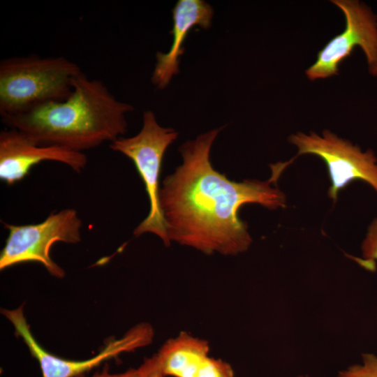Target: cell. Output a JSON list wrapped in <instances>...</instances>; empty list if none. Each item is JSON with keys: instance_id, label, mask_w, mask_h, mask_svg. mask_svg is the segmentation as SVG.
Here are the masks:
<instances>
[{"instance_id": "17", "label": "cell", "mask_w": 377, "mask_h": 377, "mask_svg": "<svg viewBox=\"0 0 377 377\" xmlns=\"http://www.w3.org/2000/svg\"><path fill=\"white\" fill-rule=\"evenodd\" d=\"M297 377H306V376H303V375H300V376H298Z\"/></svg>"}, {"instance_id": "15", "label": "cell", "mask_w": 377, "mask_h": 377, "mask_svg": "<svg viewBox=\"0 0 377 377\" xmlns=\"http://www.w3.org/2000/svg\"><path fill=\"white\" fill-rule=\"evenodd\" d=\"M138 369V377H165L160 371L153 355L146 358Z\"/></svg>"}, {"instance_id": "10", "label": "cell", "mask_w": 377, "mask_h": 377, "mask_svg": "<svg viewBox=\"0 0 377 377\" xmlns=\"http://www.w3.org/2000/svg\"><path fill=\"white\" fill-rule=\"evenodd\" d=\"M213 14L212 6L202 0H179L176 3L172 9L173 26L170 31L172 43L167 52L156 53L151 76L152 82L158 89L167 87L173 75L178 73L183 44L191 29L195 26L209 29Z\"/></svg>"}, {"instance_id": "14", "label": "cell", "mask_w": 377, "mask_h": 377, "mask_svg": "<svg viewBox=\"0 0 377 377\" xmlns=\"http://www.w3.org/2000/svg\"><path fill=\"white\" fill-rule=\"evenodd\" d=\"M194 377H235V374L227 362L208 356Z\"/></svg>"}, {"instance_id": "1", "label": "cell", "mask_w": 377, "mask_h": 377, "mask_svg": "<svg viewBox=\"0 0 377 377\" xmlns=\"http://www.w3.org/2000/svg\"><path fill=\"white\" fill-rule=\"evenodd\" d=\"M221 128L202 133L179 147L182 163L167 176L158 202L168 238L207 255L236 256L252 239L239 211L256 203L269 209L285 207L286 198L272 186L275 180L236 182L216 170L210 161L213 142Z\"/></svg>"}, {"instance_id": "16", "label": "cell", "mask_w": 377, "mask_h": 377, "mask_svg": "<svg viewBox=\"0 0 377 377\" xmlns=\"http://www.w3.org/2000/svg\"><path fill=\"white\" fill-rule=\"evenodd\" d=\"M138 369L131 368L122 373L112 374L110 372L108 367L105 366L101 371L96 372L91 376L82 374L77 377H138Z\"/></svg>"}, {"instance_id": "12", "label": "cell", "mask_w": 377, "mask_h": 377, "mask_svg": "<svg viewBox=\"0 0 377 377\" xmlns=\"http://www.w3.org/2000/svg\"><path fill=\"white\" fill-rule=\"evenodd\" d=\"M361 257L353 258L363 268L374 271L377 261V218H375L367 228L361 244Z\"/></svg>"}, {"instance_id": "11", "label": "cell", "mask_w": 377, "mask_h": 377, "mask_svg": "<svg viewBox=\"0 0 377 377\" xmlns=\"http://www.w3.org/2000/svg\"><path fill=\"white\" fill-rule=\"evenodd\" d=\"M209 349L207 340L181 332L167 340L153 356L165 377H194Z\"/></svg>"}, {"instance_id": "3", "label": "cell", "mask_w": 377, "mask_h": 377, "mask_svg": "<svg viewBox=\"0 0 377 377\" xmlns=\"http://www.w3.org/2000/svg\"><path fill=\"white\" fill-rule=\"evenodd\" d=\"M82 71L64 57L31 54L0 62V115H15L72 93L74 78Z\"/></svg>"}, {"instance_id": "9", "label": "cell", "mask_w": 377, "mask_h": 377, "mask_svg": "<svg viewBox=\"0 0 377 377\" xmlns=\"http://www.w3.org/2000/svg\"><path fill=\"white\" fill-rule=\"evenodd\" d=\"M64 163L80 172L87 163L83 152L56 146L39 145L20 131L4 129L0 133V179L8 185L23 179L33 166L42 161Z\"/></svg>"}, {"instance_id": "5", "label": "cell", "mask_w": 377, "mask_h": 377, "mask_svg": "<svg viewBox=\"0 0 377 377\" xmlns=\"http://www.w3.org/2000/svg\"><path fill=\"white\" fill-rule=\"evenodd\" d=\"M82 224L73 209L52 213L36 224L16 226L3 223L8 235L0 254V269L35 262L42 264L52 276L63 278L65 271L51 258V247L57 242H80Z\"/></svg>"}, {"instance_id": "13", "label": "cell", "mask_w": 377, "mask_h": 377, "mask_svg": "<svg viewBox=\"0 0 377 377\" xmlns=\"http://www.w3.org/2000/svg\"><path fill=\"white\" fill-rule=\"evenodd\" d=\"M337 377H377V355L363 353L360 364L350 365L340 371Z\"/></svg>"}, {"instance_id": "2", "label": "cell", "mask_w": 377, "mask_h": 377, "mask_svg": "<svg viewBox=\"0 0 377 377\" xmlns=\"http://www.w3.org/2000/svg\"><path fill=\"white\" fill-rule=\"evenodd\" d=\"M133 110L118 101L102 81L82 72L74 78L66 99L1 120L39 145L82 152L122 137L127 131L126 114Z\"/></svg>"}, {"instance_id": "4", "label": "cell", "mask_w": 377, "mask_h": 377, "mask_svg": "<svg viewBox=\"0 0 377 377\" xmlns=\"http://www.w3.org/2000/svg\"><path fill=\"white\" fill-rule=\"evenodd\" d=\"M142 126L138 134L121 137L110 144V147L129 158L134 163L145 187L149 200L147 216L135 228L133 235L140 236L151 232L161 239L165 246L171 242L158 202L159 178L165 151L178 133L170 128L161 126L150 110L143 113Z\"/></svg>"}, {"instance_id": "7", "label": "cell", "mask_w": 377, "mask_h": 377, "mask_svg": "<svg viewBox=\"0 0 377 377\" xmlns=\"http://www.w3.org/2000/svg\"><path fill=\"white\" fill-rule=\"evenodd\" d=\"M1 311L38 361L42 377H77L105 361L151 344L154 337L153 327L149 323H140L119 339L110 340L97 355L84 360H67L49 353L38 343L28 325L22 305L14 309H2Z\"/></svg>"}, {"instance_id": "8", "label": "cell", "mask_w": 377, "mask_h": 377, "mask_svg": "<svg viewBox=\"0 0 377 377\" xmlns=\"http://www.w3.org/2000/svg\"><path fill=\"white\" fill-rule=\"evenodd\" d=\"M331 1L343 12L346 27L319 51L316 61L306 71L307 78L313 81L338 75L339 64L357 46L366 55L369 72L377 75V17L357 1Z\"/></svg>"}, {"instance_id": "6", "label": "cell", "mask_w": 377, "mask_h": 377, "mask_svg": "<svg viewBox=\"0 0 377 377\" xmlns=\"http://www.w3.org/2000/svg\"><path fill=\"white\" fill-rule=\"evenodd\" d=\"M289 142L298 152L313 154L325 161L331 180L330 198L336 201L339 192L354 180H362L377 193V158L371 149L362 151L360 147L325 130L318 135L298 132L291 135Z\"/></svg>"}]
</instances>
